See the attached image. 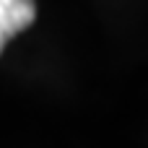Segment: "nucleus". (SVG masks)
Listing matches in <instances>:
<instances>
[{
  "label": "nucleus",
  "mask_w": 148,
  "mask_h": 148,
  "mask_svg": "<svg viewBox=\"0 0 148 148\" xmlns=\"http://www.w3.org/2000/svg\"><path fill=\"white\" fill-rule=\"evenodd\" d=\"M36 18L34 0H0V55L10 36L29 29Z\"/></svg>",
  "instance_id": "f257e3e1"
}]
</instances>
